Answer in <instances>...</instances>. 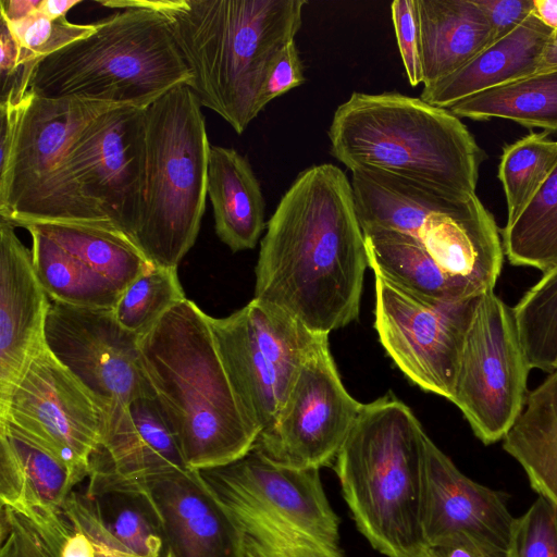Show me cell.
<instances>
[{
  "instance_id": "1",
  "label": "cell",
  "mask_w": 557,
  "mask_h": 557,
  "mask_svg": "<svg viewBox=\"0 0 557 557\" xmlns=\"http://www.w3.org/2000/svg\"><path fill=\"white\" fill-rule=\"evenodd\" d=\"M367 267L349 180L332 163L315 164L297 175L267 223L255 298L329 335L357 320Z\"/></svg>"
},
{
  "instance_id": "2",
  "label": "cell",
  "mask_w": 557,
  "mask_h": 557,
  "mask_svg": "<svg viewBox=\"0 0 557 557\" xmlns=\"http://www.w3.org/2000/svg\"><path fill=\"white\" fill-rule=\"evenodd\" d=\"M166 17L201 107L243 134L270 69L302 24L306 0H143Z\"/></svg>"
},
{
  "instance_id": "3",
  "label": "cell",
  "mask_w": 557,
  "mask_h": 557,
  "mask_svg": "<svg viewBox=\"0 0 557 557\" xmlns=\"http://www.w3.org/2000/svg\"><path fill=\"white\" fill-rule=\"evenodd\" d=\"M139 362L153 399L193 470L230 465L259 433L236 400L206 314L184 299L139 342Z\"/></svg>"
},
{
  "instance_id": "4",
  "label": "cell",
  "mask_w": 557,
  "mask_h": 557,
  "mask_svg": "<svg viewBox=\"0 0 557 557\" xmlns=\"http://www.w3.org/2000/svg\"><path fill=\"white\" fill-rule=\"evenodd\" d=\"M327 136L332 156L350 171H385L458 198L475 194L487 159L449 110L396 91L352 92L335 110Z\"/></svg>"
},
{
  "instance_id": "5",
  "label": "cell",
  "mask_w": 557,
  "mask_h": 557,
  "mask_svg": "<svg viewBox=\"0 0 557 557\" xmlns=\"http://www.w3.org/2000/svg\"><path fill=\"white\" fill-rule=\"evenodd\" d=\"M412 410L393 395L362 408L334 465L358 531L386 557H426L424 442Z\"/></svg>"
},
{
  "instance_id": "6",
  "label": "cell",
  "mask_w": 557,
  "mask_h": 557,
  "mask_svg": "<svg viewBox=\"0 0 557 557\" xmlns=\"http://www.w3.org/2000/svg\"><path fill=\"white\" fill-rule=\"evenodd\" d=\"M122 9L96 29L42 59L29 90L36 96L81 98L117 107L148 108L191 73L164 15L143 0L98 1Z\"/></svg>"
},
{
  "instance_id": "7",
  "label": "cell",
  "mask_w": 557,
  "mask_h": 557,
  "mask_svg": "<svg viewBox=\"0 0 557 557\" xmlns=\"http://www.w3.org/2000/svg\"><path fill=\"white\" fill-rule=\"evenodd\" d=\"M201 104L181 84L146 108V181L132 237L152 264L177 268L206 210L211 144Z\"/></svg>"
},
{
  "instance_id": "8",
  "label": "cell",
  "mask_w": 557,
  "mask_h": 557,
  "mask_svg": "<svg viewBox=\"0 0 557 557\" xmlns=\"http://www.w3.org/2000/svg\"><path fill=\"white\" fill-rule=\"evenodd\" d=\"M199 473L238 527L245 557H346L319 469L277 465L253 446Z\"/></svg>"
},
{
  "instance_id": "9",
  "label": "cell",
  "mask_w": 557,
  "mask_h": 557,
  "mask_svg": "<svg viewBox=\"0 0 557 557\" xmlns=\"http://www.w3.org/2000/svg\"><path fill=\"white\" fill-rule=\"evenodd\" d=\"M116 107L28 90L10 150L0 159V218L15 227L49 222L115 226L83 196L67 154L87 123Z\"/></svg>"
},
{
  "instance_id": "10",
  "label": "cell",
  "mask_w": 557,
  "mask_h": 557,
  "mask_svg": "<svg viewBox=\"0 0 557 557\" xmlns=\"http://www.w3.org/2000/svg\"><path fill=\"white\" fill-rule=\"evenodd\" d=\"M209 322L242 413L260 436L321 335L255 297L227 317L209 315Z\"/></svg>"
},
{
  "instance_id": "11",
  "label": "cell",
  "mask_w": 557,
  "mask_h": 557,
  "mask_svg": "<svg viewBox=\"0 0 557 557\" xmlns=\"http://www.w3.org/2000/svg\"><path fill=\"white\" fill-rule=\"evenodd\" d=\"M531 370L512 309L482 293L469 324L450 401L484 444L502 441L521 413Z\"/></svg>"
},
{
  "instance_id": "12",
  "label": "cell",
  "mask_w": 557,
  "mask_h": 557,
  "mask_svg": "<svg viewBox=\"0 0 557 557\" xmlns=\"http://www.w3.org/2000/svg\"><path fill=\"white\" fill-rule=\"evenodd\" d=\"M24 228L32 237L35 271L51 300L113 309L149 263L115 226L49 222Z\"/></svg>"
},
{
  "instance_id": "13",
  "label": "cell",
  "mask_w": 557,
  "mask_h": 557,
  "mask_svg": "<svg viewBox=\"0 0 557 557\" xmlns=\"http://www.w3.org/2000/svg\"><path fill=\"white\" fill-rule=\"evenodd\" d=\"M374 327L409 381L450 400L465 337L479 296L441 301L414 295L379 273Z\"/></svg>"
},
{
  "instance_id": "14",
  "label": "cell",
  "mask_w": 557,
  "mask_h": 557,
  "mask_svg": "<svg viewBox=\"0 0 557 557\" xmlns=\"http://www.w3.org/2000/svg\"><path fill=\"white\" fill-rule=\"evenodd\" d=\"M345 388L321 335L304 360L273 423L255 447L273 462L294 469L331 466L361 408Z\"/></svg>"
},
{
  "instance_id": "15",
  "label": "cell",
  "mask_w": 557,
  "mask_h": 557,
  "mask_svg": "<svg viewBox=\"0 0 557 557\" xmlns=\"http://www.w3.org/2000/svg\"><path fill=\"white\" fill-rule=\"evenodd\" d=\"M45 334L48 349L100 408L102 432L134 399L153 398L139 362L141 336L122 327L112 309L51 300Z\"/></svg>"
},
{
  "instance_id": "16",
  "label": "cell",
  "mask_w": 557,
  "mask_h": 557,
  "mask_svg": "<svg viewBox=\"0 0 557 557\" xmlns=\"http://www.w3.org/2000/svg\"><path fill=\"white\" fill-rule=\"evenodd\" d=\"M4 423L50 450L82 479L88 478L89 460L102 435V412L47 345L0 407V424Z\"/></svg>"
},
{
  "instance_id": "17",
  "label": "cell",
  "mask_w": 557,
  "mask_h": 557,
  "mask_svg": "<svg viewBox=\"0 0 557 557\" xmlns=\"http://www.w3.org/2000/svg\"><path fill=\"white\" fill-rule=\"evenodd\" d=\"M67 163L83 196L132 239L145 193L146 109L116 107L94 117Z\"/></svg>"
},
{
  "instance_id": "18",
  "label": "cell",
  "mask_w": 557,
  "mask_h": 557,
  "mask_svg": "<svg viewBox=\"0 0 557 557\" xmlns=\"http://www.w3.org/2000/svg\"><path fill=\"white\" fill-rule=\"evenodd\" d=\"M190 469L152 397L131 401L103 430L89 460L86 494L144 493L162 474Z\"/></svg>"
},
{
  "instance_id": "19",
  "label": "cell",
  "mask_w": 557,
  "mask_h": 557,
  "mask_svg": "<svg viewBox=\"0 0 557 557\" xmlns=\"http://www.w3.org/2000/svg\"><path fill=\"white\" fill-rule=\"evenodd\" d=\"M513 520L502 492L468 478L425 436L422 525L428 549L466 534L507 550Z\"/></svg>"
},
{
  "instance_id": "20",
  "label": "cell",
  "mask_w": 557,
  "mask_h": 557,
  "mask_svg": "<svg viewBox=\"0 0 557 557\" xmlns=\"http://www.w3.org/2000/svg\"><path fill=\"white\" fill-rule=\"evenodd\" d=\"M160 522L171 557H245L234 519L198 470L172 471L144 492Z\"/></svg>"
},
{
  "instance_id": "21",
  "label": "cell",
  "mask_w": 557,
  "mask_h": 557,
  "mask_svg": "<svg viewBox=\"0 0 557 557\" xmlns=\"http://www.w3.org/2000/svg\"><path fill=\"white\" fill-rule=\"evenodd\" d=\"M51 299L34 268L32 250L0 218V407L30 360L46 347Z\"/></svg>"
},
{
  "instance_id": "22",
  "label": "cell",
  "mask_w": 557,
  "mask_h": 557,
  "mask_svg": "<svg viewBox=\"0 0 557 557\" xmlns=\"http://www.w3.org/2000/svg\"><path fill=\"white\" fill-rule=\"evenodd\" d=\"M553 29L533 13L511 34L487 46L450 75L423 86L421 99L448 109L479 92L536 73Z\"/></svg>"
},
{
  "instance_id": "23",
  "label": "cell",
  "mask_w": 557,
  "mask_h": 557,
  "mask_svg": "<svg viewBox=\"0 0 557 557\" xmlns=\"http://www.w3.org/2000/svg\"><path fill=\"white\" fill-rule=\"evenodd\" d=\"M350 184L362 234L388 231L416 239L430 215L454 210L470 198L369 168L351 170Z\"/></svg>"
},
{
  "instance_id": "24",
  "label": "cell",
  "mask_w": 557,
  "mask_h": 557,
  "mask_svg": "<svg viewBox=\"0 0 557 557\" xmlns=\"http://www.w3.org/2000/svg\"><path fill=\"white\" fill-rule=\"evenodd\" d=\"M83 479L10 423L0 424V500L21 511L61 509Z\"/></svg>"
},
{
  "instance_id": "25",
  "label": "cell",
  "mask_w": 557,
  "mask_h": 557,
  "mask_svg": "<svg viewBox=\"0 0 557 557\" xmlns=\"http://www.w3.org/2000/svg\"><path fill=\"white\" fill-rule=\"evenodd\" d=\"M207 194L218 237L233 251L256 247L265 226V201L249 163L234 148L211 145Z\"/></svg>"
},
{
  "instance_id": "26",
  "label": "cell",
  "mask_w": 557,
  "mask_h": 557,
  "mask_svg": "<svg viewBox=\"0 0 557 557\" xmlns=\"http://www.w3.org/2000/svg\"><path fill=\"white\" fill-rule=\"evenodd\" d=\"M423 86L467 64L490 44L487 20L475 0H416Z\"/></svg>"
},
{
  "instance_id": "27",
  "label": "cell",
  "mask_w": 557,
  "mask_h": 557,
  "mask_svg": "<svg viewBox=\"0 0 557 557\" xmlns=\"http://www.w3.org/2000/svg\"><path fill=\"white\" fill-rule=\"evenodd\" d=\"M502 441L531 487L557 508V371L528 394L521 413Z\"/></svg>"
},
{
  "instance_id": "28",
  "label": "cell",
  "mask_w": 557,
  "mask_h": 557,
  "mask_svg": "<svg viewBox=\"0 0 557 557\" xmlns=\"http://www.w3.org/2000/svg\"><path fill=\"white\" fill-rule=\"evenodd\" d=\"M369 267L423 298L454 301L478 296L470 282L444 270L414 238L388 231L363 234Z\"/></svg>"
},
{
  "instance_id": "29",
  "label": "cell",
  "mask_w": 557,
  "mask_h": 557,
  "mask_svg": "<svg viewBox=\"0 0 557 557\" xmlns=\"http://www.w3.org/2000/svg\"><path fill=\"white\" fill-rule=\"evenodd\" d=\"M447 110L459 119H505L557 133V67L465 98Z\"/></svg>"
},
{
  "instance_id": "30",
  "label": "cell",
  "mask_w": 557,
  "mask_h": 557,
  "mask_svg": "<svg viewBox=\"0 0 557 557\" xmlns=\"http://www.w3.org/2000/svg\"><path fill=\"white\" fill-rule=\"evenodd\" d=\"M504 255L513 265L546 273L557 265V164L535 197L500 230Z\"/></svg>"
},
{
  "instance_id": "31",
  "label": "cell",
  "mask_w": 557,
  "mask_h": 557,
  "mask_svg": "<svg viewBox=\"0 0 557 557\" xmlns=\"http://www.w3.org/2000/svg\"><path fill=\"white\" fill-rule=\"evenodd\" d=\"M557 164V140L531 132L503 148L498 166L507 202V223L512 224L529 206Z\"/></svg>"
},
{
  "instance_id": "32",
  "label": "cell",
  "mask_w": 557,
  "mask_h": 557,
  "mask_svg": "<svg viewBox=\"0 0 557 557\" xmlns=\"http://www.w3.org/2000/svg\"><path fill=\"white\" fill-rule=\"evenodd\" d=\"M512 314L530 368L557 371V265L522 296Z\"/></svg>"
},
{
  "instance_id": "33",
  "label": "cell",
  "mask_w": 557,
  "mask_h": 557,
  "mask_svg": "<svg viewBox=\"0 0 557 557\" xmlns=\"http://www.w3.org/2000/svg\"><path fill=\"white\" fill-rule=\"evenodd\" d=\"M64 507L21 511L0 505V557H62L73 533Z\"/></svg>"
},
{
  "instance_id": "34",
  "label": "cell",
  "mask_w": 557,
  "mask_h": 557,
  "mask_svg": "<svg viewBox=\"0 0 557 557\" xmlns=\"http://www.w3.org/2000/svg\"><path fill=\"white\" fill-rule=\"evenodd\" d=\"M184 299L177 268L149 262L124 289L112 310L122 327L143 336Z\"/></svg>"
},
{
  "instance_id": "35",
  "label": "cell",
  "mask_w": 557,
  "mask_h": 557,
  "mask_svg": "<svg viewBox=\"0 0 557 557\" xmlns=\"http://www.w3.org/2000/svg\"><path fill=\"white\" fill-rule=\"evenodd\" d=\"M89 497L104 525L129 550L138 557H163L160 522L145 493L108 492Z\"/></svg>"
},
{
  "instance_id": "36",
  "label": "cell",
  "mask_w": 557,
  "mask_h": 557,
  "mask_svg": "<svg viewBox=\"0 0 557 557\" xmlns=\"http://www.w3.org/2000/svg\"><path fill=\"white\" fill-rule=\"evenodd\" d=\"M7 23L21 48V91L24 95L29 90V79L35 66L42 59L96 29L95 23L75 24L66 17L50 20L38 10L20 21Z\"/></svg>"
},
{
  "instance_id": "37",
  "label": "cell",
  "mask_w": 557,
  "mask_h": 557,
  "mask_svg": "<svg viewBox=\"0 0 557 557\" xmlns=\"http://www.w3.org/2000/svg\"><path fill=\"white\" fill-rule=\"evenodd\" d=\"M507 552L509 557H557V508L539 496L515 518Z\"/></svg>"
},
{
  "instance_id": "38",
  "label": "cell",
  "mask_w": 557,
  "mask_h": 557,
  "mask_svg": "<svg viewBox=\"0 0 557 557\" xmlns=\"http://www.w3.org/2000/svg\"><path fill=\"white\" fill-rule=\"evenodd\" d=\"M64 510L73 525L87 537L94 557H138L109 531L86 493L72 491Z\"/></svg>"
},
{
  "instance_id": "39",
  "label": "cell",
  "mask_w": 557,
  "mask_h": 557,
  "mask_svg": "<svg viewBox=\"0 0 557 557\" xmlns=\"http://www.w3.org/2000/svg\"><path fill=\"white\" fill-rule=\"evenodd\" d=\"M391 13L407 79L416 87L423 83L417 2L395 0L391 4Z\"/></svg>"
},
{
  "instance_id": "40",
  "label": "cell",
  "mask_w": 557,
  "mask_h": 557,
  "mask_svg": "<svg viewBox=\"0 0 557 557\" xmlns=\"http://www.w3.org/2000/svg\"><path fill=\"white\" fill-rule=\"evenodd\" d=\"M304 65L295 40L288 42L272 64L265 79L260 109L273 99L305 83Z\"/></svg>"
},
{
  "instance_id": "41",
  "label": "cell",
  "mask_w": 557,
  "mask_h": 557,
  "mask_svg": "<svg viewBox=\"0 0 557 557\" xmlns=\"http://www.w3.org/2000/svg\"><path fill=\"white\" fill-rule=\"evenodd\" d=\"M491 30L490 45L515 32L532 13L534 0H475Z\"/></svg>"
},
{
  "instance_id": "42",
  "label": "cell",
  "mask_w": 557,
  "mask_h": 557,
  "mask_svg": "<svg viewBox=\"0 0 557 557\" xmlns=\"http://www.w3.org/2000/svg\"><path fill=\"white\" fill-rule=\"evenodd\" d=\"M430 557H509L506 549L470 535H457L428 549Z\"/></svg>"
},
{
  "instance_id": "43",
  "label": "cell",
  "mask_w": 557,
  "mask_h": 557,
  "mask_svg": "<svg viewBox=\"0 0 557 557\" xmlns=\"http://www.w3.org/2000/svg\"><path fill=\"white\" fill-rule=\"evenodd\" d=\"M41 0H1L0 17L7 22L20 21L39 9Z\"/></svg>"
},
{
  "instance_id": "44",
  "label": "cell",
  "mask_w": 557,
  "mask_h": 557,
  "mask_svg": "<svg viewBox=\"0 0 557 557\" xmlns=\"http://www.w3.org/2000/svg\"><path fill=\"white\" fill-rule=\"evenodd\" d=\"M82 0H41L38 11L50 20L66 17V13Z\"/></svg>"
},
{
  "instance_id": "45",
  "label": "cell",
  "mask_w": 557,
  "mask_h": 557,
  "mask_svg": "<svg viewBox=\"0 0 557 557\" xmlns=\"http://www.w3.org/2000/svg\"><path fill=\"white\" fill-rule=\"evenodd\" d=\"M533 14L550 29L557 30V0H534Z\"/></svg>"
},
{
  "instance_id": "46",
  "label": "cell",
  "mask_w": 557,
  "mask_h": 557,
  "mask_svg": "<svg viewBox=\"0 0 557 557\" xmlns=\"http://www.w3.org/2000/svg\"><path fill=\"white\" fill-rule=\"evenodd\" d=\"M557 67V30L553 32L542 57L537 72Z\"/></svg>"
},
{
  "instance_id": "47",
  "label": "cell",
  "mask_w": 557,
  "mask_h": 557,
  "mask_svg": "<svg viewBox=\"0 0 557 557\" xmlns=\"http://www.w3.org/2000/svg\"><path fill=\"white\" fill-rule=\"evenodd\" d=\"M163 557H171V556H170L169 554H166V553H165V554L163 555Z\"/></svg>"
},
{
  "instance_id": "48",
  "label": "cell",
  "mask_w": 557,
  "mask_h": 557,
  "mask_svg": "<svg viewBox=\"0 0 557 557\" xmlns=\"http://www.w3.org/2000/svg\"><path fill=\"white\" fill-rule=\"evenodd\" d=\"M426 557H430L429 555Z\"/></svg>"
}]
</instances>
